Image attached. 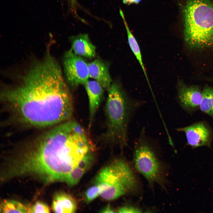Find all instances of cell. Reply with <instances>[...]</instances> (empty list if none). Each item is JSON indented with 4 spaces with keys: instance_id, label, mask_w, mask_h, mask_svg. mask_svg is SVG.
<instances>
[{
    "instance_id": "52a82bcc",
    "label": "cell",
    "mask_w": 213,
    "mask_h": 213,
    "mask_svg": "<svg viewBox=\"0 0 213 213\" xmlns=\"http://www.w3.org/2000/svg\"><path fill=\"white\" fill-rule=\"evenodd\" d=\"M176 130L185 134L187 144L193 148L203 146L211 147L213 131L205 122H197L187 126L177 128Z\"/></svg>"
},
{
    "instance_id": "9a60e30c",
    "label": "cell",
    "mask_w": 213,
    "mask_h": 213,
    "mask_svg": "<svg viewBox=\"0 0 213 213\" xmlns=\"http://www.w3.org/2000/svg\"><path fill=\"white\" fill-rule=\"evenodd\" d=\"M28 207L18 201L4 200L1 204V213H28Z\"/></svg>"
},
{
    "instance_id": "5b68a950",
    "label": "cell",
    "mask_w": 213,
    "mask_h": 213,
    "mask_svg": "<svg viewBox=\"0 0 213 213\" xmlns=\"http://www.w3.org/2000/svg\"><path fill=\"white\" fill-rule=\"evenodd\" d=\"M144 130L142 129L134 143L133 165L135 170L145 178L152 190L155 185H157L166 191L168 167Z\"/></svg>"
},
{
    "instance_id": "44dd1931",
    "label": "cell",
    "mask_w": 213,
    "mask_h": 213,
    "mask_svg": "<svg viewBox=\"0 0 213 213\" xmlns=\"http://www.w3.org/2000/svg\"><path fill=\"white\" fill-rule=\"evenodd\" d=\"M142 0H122L123 2L125 4H138Z\"/></svg>"
},
{
    "instance_id": "ffe728a7",
    "label": "cell",
    "mask_w": 213,
    "mask_h": 213,
    "mask_svg": "<svg viewBox=\"0 0 213 213\" xmlns=\"http://www.w3.org/2000/svg\"><path fill=\"white\" fill-rule=\"evenodd\" d=\"M101 213H114L115 212L114 210L112 209L109 204L107 205L100 212Z\"/></svg>"
},
{
    "instance_id": "277c9868",
    "label": "cell",
    "mask_w": 213,
    "mask_h": 213,
    "mask_svg": "<svg viewBox=\"0 0 213 213\" xmlns=\"http://www.w3.org/2000/svg\"><path fill=\"white\" fill-rule=\"evenodd\" d=\"M184 40L192 48L213 46V2L188 0L184 10Z\"/></svg>"
},
{
    "instance_id": "6da1fadb",
    "label": "cell",
    "mask_w": 213,
    "mask_h": 213,
    "mask_svg": "<svg viewBox=\"0 0 213 213\" xmlns=\"http://www.w3.org/2000/svg\"><path fill=\"white\" fill-rule=\"evenodd\" d=\"M1 97L16 120L28 126L46 127L68 120L73 112L71 94L60 67L49 52Z\"/></svg>"
},
{
    "instance_id": "7c38bea8",
    "label": "cell",
    "mask_w": 213,
    "mask_h": 213,
    "mask_svg": "<svg viewBox=\"0 0 213 213\" xmlns=\"http://www.w3.org/2000/svg\"><path fill=\"white\" fill-rule=\"evenodd\" d=\"M77 204L75 200L70 195L63 192L56 193L53 197L52 209L55 213H74Z\"/></svg>"
},
{
    "instance_id": "2e32d148",
    "label": "cell",
    "mask_w": 213,
    "mask_h": 213,
    "mask_svg": "<svg viewBox=\"0 0 213 213\" xmlns=\"http://www.w3.org/2000/svg\"><path fill=\"white\" fill-rule=\"evenodd\" d=\"M87 170L78 164L70 173L65 182L70 186L76 185Z\"/></svg>"
},
{
    "instance_id": "8992f818",
    "label": "cell",
    "mask_w": 213,
    "mask_h": 213,
    "mask_svg": "<svg viewBox=\"0 0 213 213\" xmlns=\"http://www.w3.org/2000/svg\"><path fill=\"white\" fill-rule=\"evenodd\" d=\"M63 65L67 80L72 87L84 85L88 80V64L71 49L64 55Z\"/></svg>"
},
{
    "instance_id": "5bb4252c",
    "label": "cell",
    "mask_w": 213,
    "mask_h": 213,
    "mask_svg": "<svg viewBox=\"0 0 213 213\" xmlns=\"http://www.w3.org/2000/svg\"><path fill=\"white\" fill-rule=\"evenodd\" d=\"M199 109L213 118V88L207 85L204 88Z\"/></svg>"
},
{
    "instance_id": "7a4b0ae2",
    "label": "cell",
    "mask_w": 213,
    "mask_h": 213,
    "mask_svg": "<svg viewBox=\"0 0 213 213\" xmlns=\"http://www.w3.org/2000/svg\"><path fill=\"white\" fill-rule=\"evenodd\" d=\"M105 107L106 140L123 147L128 145V130L130 121L144 102L132 99L116 83L108 90Z\"/></svg>"
},
{
    "instance_id": "4fadbf2b",
    "label": "cell",
    "mask_w": 213,
    "mask_h": 213,
    "mask_svg": "<svg viewBox=\"0 0 213 213\" xmlns=\"http://www.w3.org/2000/svg\"><path fill=\"white\" fill-rule=\"evenodd\" d=\"M120 13L123 20L126 29L129 45L131 50L139 63L144 74L147 82L149 85L150 88H151L149 80L144 65L141 50L138 43L136 39L130 30L125 19L123 12L121 9L120 10Z\"/></svg>"
},
{
    "instance_id": "3957f363",
    "label": "cell",
    "mask_w": 213,
    "mask_h": 213,
    "mask_svg": "<svg viewBox=\"0 0 213 213\" xmlns=\"http://www.w3.org/2000/svg\"><path fill=\"white\" fill-rule=\"evenodd\" d=\"M132 163L116 159L102 168L95 178L103 199L112 200L124 195L138 196L142 192L139 178Z\"/></svg>"
},
{
    "instance_id": "d6986e66",
    "label": "cell",
    "mask_w": 213,
    "mask_h": 213,
    "mask_svg": "<svg viewBox=\"0 0 213 213\" xmlns=\"http://www.w3.org/2000/svg\"><path fill=\"white\" fill-rule=\"evenodd\" d=\"M117 211L119 213H141L143 210L139 206L129 204L121 206Z\"/></svg>"
},
{
    "instance_id": "e0dca14e",
    "label": "cell",
    "mask_w": 213,
    "mask_h": 213,
    "mask_svg": "<svg viewBox=\"0 0 213 213\" xmlns=\"http://www.w3.org/2000/svg\"><path fill=\"white\" fill-rule=\"evenodd\" d=\"M50 209L48 206L41 201H38L28 207V213H49Z\"/></svg>"
},
{
    "instance_id": "ac0fdd59",
    "label": "cell",
    "mask_w": 213,
    "mask_h": 213,
    "mask_svg": "<svg viewBox=\"0 0 213 213\" xmlns=\"http://www.w3.org/2000/svg\"><path fill=\"white\" fill-rule=\"evenodd\" d=\"M100 190L99 186L96 184L89 187L85 193V198L86 201L89 202L100 195Z\"/></svg>"
},
{
    "instance_id": "30bf717a",
    "label": "cell",
    "mask_w": 213,
    "mask_h": 213,
    "mask_svg": "<svg viewBox=\"0 0 213 213\" xmlns=\"http://www.w3.org/2000/svg\"><path fill=\"white\" fill-rule=\"evenodd\" d=\"M89 77L93 79L108 91L112 82L108 66L99 59H96L88 64Z\"/></svg>"
},
{
    "instance_id": "9c48e42d",
    "label": "cell",
    "mask_w": 213,
    "mask_h": 213,
    "mask_svg": "<svg viewBox=\"0 0 213 213\" xmlns=\"http://www.w3.org/2000/svg\"><path fill=\"white\" fill-rule=\"evenodd\" d=\"M89 100V120L88 128L92 125L96 112L101 102L104 88L95 80H88L84 84Z\"/></svg>"
},
{
    "instance_id": "ba28073f",
    "label": "cell",
    "mask_w": 213,
    "mask_h": 213,
    "mask_svg": "<svg viewBox=\"0 0 213 213\" xmlns=\"http://www.w3.org/2000/svg\"><path fill=\"white\" fill-rule=\"evenodd\" d=\"M202 98V91L196 86L187 85L182 82L178 83V101L182 108L189 114L199 109Z\"/></svg>"
},
{
    "instance_id": "7402d4cb",
    "label": "cell",
    "mask_w": 213,
    "mask_h": 213,
    "mask_svg": "<svg viewBox=\"0 0 213 213\" xmlns=\"http://www.w3.org/2000/svg\"><path fill=\"white\" fill-rule=\"evenodd\" d=\"M71 3L72 4H74L75 3V0H71Z\"/></svg>"
},
{
    "instance_id": "8fae6325",
    "label": "cell",
    "mask_w": 213,
    "mask_h": 213,
    "mask_svg": "<svg viewBox=\"0 0 213 213\" xmlns=\"http://www.w3.org/2000/svg\"><path fill=\"white\" fill-rule=\"evenodd\" d=\"M71 49L76 54L88 58L96 55V48L87 34H81L71 38Z\"/></svg>"
}]
</instances>
